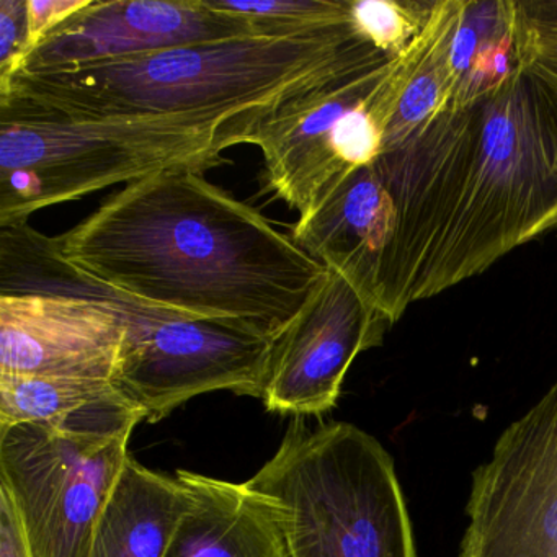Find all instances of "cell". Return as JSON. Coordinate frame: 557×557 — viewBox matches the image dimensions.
Returning a JSON list of instances; mask_svg holds the SVG:
<instances>
[{"label": "cell", "mask_w": 557, "mask_h": 557, "mask_svg": "<svg viewBox=\"0 0 557 557\" xmlns=\"http://www.w3.org/2000/svg\"><path fill=\"white\" fill-rule=\"evenodd\" d=\"M0 557H32L17 510L0 488Z\"/></svg>", "instance_id": "603a6c76"}, {"label": "cell", "mask_w": 557, "mask_h": 557, "mask_svg": "<svg viewBox=\"0 0 557 557\" xmlns=\"http://www.w3.org/2000/svg\"><path fill=\"white\" fill-rule=\"evenodd\" d=\"M119 432L17 423L0 429V488L17 510L32 557H87L129 455Z\"/></svg>", "instance_id": "ba28073f"}, {"label": "cell", "mask_w": 557, "mask_h": 557, "mask_svg": "<svg viewBox=\"0 0 557 557\" xmlns=\"http://www.w3.org/2000/svg\"><path fill=\"white\" fill-rule=\"evenodd\" d=\"M247 485L275 500L286 557H417L393 458L351 423L295 417Z\"/></svg>", "instance_id": "5b68a950"}, {"label": "cell", "mask_w": 557, "mask_h": 557, "mask_svg": "<svg viewBox=\"0 0 557 557\" xmlns=\"http://www.w3.org/2000/svg\"><path fill=\"white\" fill-rule=\"evenodd\" d=\"M187 507L177 475L129 458L100 515L87 557H164Z\"/></svg>", "instance_id": "9a60e30c"}, {"label": "cell", "mask_w": 557, "mask_h": 557, "mask_svg": "<svg viewBox=\"0 0 557 557\" xmlns=\"http://www.w3.org/2000/svg\"><path fill=\"white\" fill-rule=\"evenodd\" d=\"M250 145L239 126L178 120H70L0 107V227L174 168L223 165Z\"/></svg>", "instance_id": "277c9868"}, {"label": "cell", "mask_w": 557, "mask_h": 557, "mask_svg": "<svg viewBox=\"0 0 557 557\" xmlns=\"http://www.w3.org/2000/svg\"><path fill=\"white\" fill-rule=\"evenodd\" d=\"M214 9L256 22L269 37L311 34L351 21L350 0H208Z\"/></svg>", "instance_id": "ac0fdd59"}, {"label": "cell", "mask_w": 557, "mask_h": 557, "mask_svg": "<svg viewBox=\"0 0 557 557\" xmlns=\"http://www.w3.org/2000/svg\"><path fill=\"white\" fill-rule=\"evenodd\" d=\"M90 0H28V24H30L34 50L48 34L89 5Z\"/></svg>", "instance_id": "7402d4cb"}, {"label": "cell", "mask_w": 557, "mask_h": 557, "mask_svg": "<svg viewBox=\"0 0 557 557\" xmlns=\"http://www.w3.org/2000/svg\"><path fill=\"white\" fill-rule=\"evenodd\" d=\"M47 244L74 272L143 305L247 322L272 337L327 272L292 233L194 168L126 185Z\"/></svg>", "instance_id": "7a4b0ae2"}, {"label": "cell", "mask_w": 557, "mask_h": 557, "mask_svg": "<svg viewBox=\"0 0 557 557\" xmlns=\"http://www.w3.org/2000/svg\"><path fill=\"white\" fill-rule=\"evenodd\" d=\"M513 12V5H511ZM515 45L520 66L557 92V30H531L515 17Z\"/></svg>", "instance_id": "44dd1931"}, {"label": "cell", "mask_w": 557, "mask_h": 557, "mask_svg": "<svg viewBox=\"0 0 557 557\" xmlns=\"http://www.w3.org/2000/svg\"><path fill=\"white\" fill-rule=\"evenodd\" d=\"M28 0H0V92L24 70L34 51Z\"/></svg>", "instance_id": "ffe728a7"}, {"label": "cell", "mask_w": 557, "mask_h": 557, "mask_svg": "<svg viewBox=\"0 0 557 557\" xmlns=\"http://www.w3.org/2000/svg\"><path fill=\"white\" fill-rule=\"evenodd\" d=\"M143 416L110 380L0 373V429L45 423L76 430L135 429Z\"/></svg>", "instance_id": "2e32d148"}, {"label": "cell", "mask_w": 557, "mask_h": 557, "mask_svg": "<svg viewBox=\"0 0 557 557\" xmlns=\"http://www.w3.org/2000/svg\"><path fill=\"white\" fill-rule=\"evenodd\" d=\"M459 17L461 0H440L438 24L432 44L391 116L384 132L381 154L394 151L409 141L451 100L456 79L449 64V50Z\"/></svg>", "instance_id": "e0dca14e"}, {"label": "cell", "mask_w": 557, "mask_h": 557, "mask_svg": "<svg viewBox=\"0 0 557 557\" xmlns=\"http://www.w3.org/2000/svg\"><path fill=\"white\" fill-rule=\"evenodd\" d=\"M125 327L90 296L0 293V373L113 380Z\"/></svg>", "instance_id": "7c38bea8"}, {"label": "cell", "mask_w": 557, "mask_h": 557, "mask_svg": "<svg viewBox=\"0 0 557 557\" xmlns=\"http://www.w3.org/2000/svg\"><path fill=\"white\" fill-rule=\"evenodd\" d=\"M515 17L531 30H557V0H511Z\"/></svg>", "instance_id": "cb8c5ba5"}, {"label": "cell", "mask_w": 557, "mask_h": 557, "mask_svg": "<svg viewBox=\"0 0 557 557\" xmlns=\"http://www.w3.org/2000/svg\"><path fill=\"white\" fill-rule=\"evenodd\" d=\"M435 5L436 0H350V15L355 27L377 50L399 58L422 37Z\"/></svg>", "instance_id": "d6986e66"}, {"label": "cell", "mask_w": 557, "mask_h": 557, "mask_svg": "<svg viewBox=\"0 0 557 557\" xmlns=\"http://www.w3.org/2000/svg\"><path fill=\"white\" fill-rule=\"evenodd\" d=\"M58 288L115 309L125 337L112 383L148 422L213 391L262 399L275 337L256 325L143 305L71 269L64 270Z\"/></svg>", "instance_id": "52a82bcc"}, {"label": "cell", "mask_w": 557, "mask_h": 557, "mask_svg": "<svg viewBox=\"0 0 557 557\" xmlns=\"http://www.w3.org/2000/svg\"><path fill=\"white\" fill-rule=\"evenodd\" d=\"M459 557H557V381L475 469Z\"/></svg>", "instance_id": "9c48e42d"}, {"label": "cell", "mask_w": 557, "mask_h": 557, "mask_svg": "<svg viewBox=\"0 0 557 557\" xmlns=\"http://www.w3.org/2000/svg\"><path fill=\"white\" fill-rule=\"evenodd\" d=\"M396 58L354 21L292 37L172 48L94 66L18 73L0 107L70 120H178L260 126L288 100Z\"/></svg>", "instance_id": "3957f363"}, {"label": "cell", "mask_w": 557, "mask_h": 557, "mask_svg": "<svg viewBox=\"0 0 557 557\" xmlns=\"http://www.w3.org/2000/svg\"><path fill=\"white\" fill-rule=\"evenodd\" d=\"M393 226V201L371 164L351 172L299 216L292 236L309 256L344 275L373 302L377 269Z\"/></svg>", "instance_id": "4fadbf2b"}, {"label": "cell", "mask_w": 557, "mask_h": 557, "mask_svg": "<svg viewBox=\"0 0 557 557\" xmlns=\"http://www.w3.org/2000/svg\"><path fill=\"white\" fill-rule=\"evenodd\" d=\"M187 507L164 557H286L278 507L244 484L178 469Z\"/></svg>", "instance_id": "5bb4252c"}, {"label": "cell", "mask_w": 557, "mask_h": 557, "mask_svg": "<svg viewBox=\"0 0 557 557\" xmlns=\"http://www.w3.org/2000/svg\"><path fill=\"white\" fill-rule=\"evenodd\" d=\"M373 168L394 213L373 302L396 324L413 302L557 230V92L517 67Z\"/></svg>", "instance_id": "6da1fadb"}, {"label": "cell", "mask_w": 557, "mask_h": 557, "mask_svg": "<svg viewBox=\"0 0 557 557\" xmlns=\"http://www.w3.org/2000/svg\"><path fill=\"white\" fill-rule=\"evenodd\" d=\"M436 24L435 11L403 57L324 84L273 113L253 139L263 154V191L305 216L351 172L374 164Z\"/></svg>", "instance_id": "8992f818"}, {"label": "cell", "mask_w": 557, "mask_h": 557, "mask_svg": "<svg viewBox=\"0 0 557 557\" xmlns=\"http://www.w3.org/2000/svg\"><path fill=\"white\" fill-rule=\"evenodd\" d=\"M393 325L354 283L329 269L296 318L276 335L262 400L282 416H322L337 404L358 355Z\"/></svg>", "instance_id": "30bf717a"}, {"label": "cell", "mask_w": 557, "mask_h": 557, "mask_svg": "<svg viewBox=\"0 0 557 557\" xmlns=\"http://www.w3.org/2000/svg\"><path fill=\"white\" fill-rule=\"evenodd\" d=\"M249 37L269 35L256 22L214 9L208 0H90L38 44L21 73L94 66Z\"/></svg>", "instance_id": "8fae6325"}]
</instances>
